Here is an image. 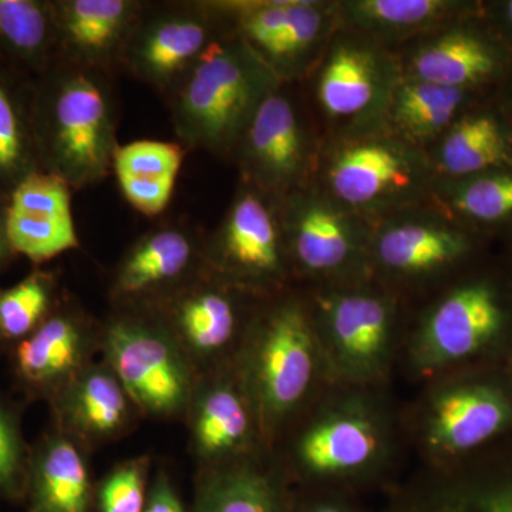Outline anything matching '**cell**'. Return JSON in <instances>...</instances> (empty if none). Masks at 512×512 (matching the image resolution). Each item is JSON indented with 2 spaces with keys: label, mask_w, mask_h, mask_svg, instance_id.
I'll return each mask as SVG.
<instances>
[{
  "label": "cell",
  "mask_w": 512,
  "mask_h": 512,
  "mask_svg": "<svg viewBox=\"0 0 512 512\" xmlns=\"http://www.w3.org/2000/svg\"><path fill=\"white\" fill-rule=\"evenodd\" d=\"M431 201L460 222L493 225L512 218V167L437 180Z\"/></svg>",
  "instance_id": "obj_33"
},
{
  "label": "cell",
  "mask_w": 512,
  "mask_h": 512,
  "mask_svg": "<svg viewBox=\"0 0 512 512\" xmlns=\"http://www.w3.org/2000/svg\"><path fill=\"white\" fill-rule=\"evenodd\" d=\"M505 19H507L508 25L512 29V0L504 6Z\"/></svg>",
  "instance_id": "obj_40"
},
{
  "label": "cell",
  "mask_w": 512,
  "mask_h": 512,
  "mask_svg": "<svg viewBox=\"0 0 512 512\" xmlns=\"http://www.w3.org/2000/svg\"><path fill=\"white\" fill-rule=\"evenodd\" d=\"M511 369H512V362L510 363Z\"/></svg>",
  "instance_id": "obj_41"
},
{
  "label": "cell",
  "mask_w": 512,
  "mask_h": 512,
  "mask_svg": "<svg viewBox=\"0 0 512 512\" xmlns=\"http://www.w3.org/2000/svg\"><path fill=\"white\" fill-rule=\"evenodd\" d=\"M147 0H53L59 60L120 74V60Z\"/></svg>",
  "instance_id": "obj_23"
},
{
  "label": "cell",
  "mask_w": 512,
  "mask_h": 512,
  "mask_svg": "<svg viewBox=\"0 0 512 512\" xmlns=\"http://www.w3.org/2000/svg\"><path fill=\"white\" fill-rule=\"evenodd\" d=\"M279 212L298 288L370 281L369 222L332 200L315 183L279 198Z\"/></svg>",
  "instance_id": "obj_12"
},
{
  "label": "cell",
  "mask_w": 512,
  "mask_h": 512,
  "mask_svg": "<svg viewBox=\"0 0 512 512\" xmlns=\"http://www.w3.org/2000/svg\"><path fill=\"white\" fill-rule=\"evenodd\" d=\"M33 80L0 62V201L40 171L32 120Z\"/></svg>",
  "instance_id": "obj_32"
},
{
  "label": "cell",
  "mask_w": 512,
  "mask_h": 512,
  "mask_svg": "<svg viewBox=\"0 0 512 512\" xmlns=\"http://www.w3.org/2000/svg\"><path fill=\"white\" fill-rule=\"evenodd\" d=\"M225 35L211 0H147L121 55L120 74L167 101Z\"/></svg>",
  "instance_id": "obj_15"
},
{
  "label": "cell",
  "mask_w": 512,
  "mask_h": 512,
  "mask_svg": "<svg viewBox=\"0 0 512 512\" xmlns=\"http://www.w3.org/2000/svg\"><path fill=\"white\" fill-rule=\"evenodd\" d=\"M150 458L124 461L104 478L97 493L100 512H143Z\"/></svg>",
  "instance_id": "obj_35"
},
{
  "label": "cell",
  "mask_w": 512,
  "mask_h": 512,
  "mask_svg": "<svg viewBox=\"0 0 512 512\" xmlns=\"http://www.w3.org/2000/svg\"><path fill=\"white\" fill-rule=\"evenodd\" d=\"M16 256L6 228L5 202L0 201V275L9 268Z\"/></svg>",
  "instance_id": "obj_39"
},
{
  "label": "cell",
  "mask_w": 512,
  "mask_h": 512,
  "mask_svg": "<svg viewBox=\"0 0 512 512\" xmlns=\"http://www.w3.org/2000/svg\"><path fill=\"white\" fill-rule=\"evenodd\" d=\"M50 404L56 429L80 446H99L123 436L138 413L119 377L104 362L87 366Z\"/></svg>",
  "instance_id": "obj_24"
},
{
  "label": "cell",
  "mask_w": 512,
  "mask_h": 512,
  "mask_svg": "<svg viewBox=\"0 0 512 512\" xmlns=\"http://www.w3.org/2000/svg\"><path fill=\"white\" fill-rule=\"evenodd\" d=\"M403 414L419 466L466 460L512 434L511 366L468 367L434 377L403 404Z\"/></svg>",
  "instance_id": "obj_5"
},
{
  "label": "cell",
  "mask_w": 512,
  "mask_h": 512,
  "mask_svg": "<svg viewBox=\"0 0 512 512\" xmlns=\"http://www.w3.org/2000/svg\"><path fill=\"white\" fill-rule=\"evenodd\" d=\"M382 512H512V434L450 466H420Z\"/></svg>",
  "instance_id": "obj_17"
},
{
  "label": "cell",
  "mask_w": 512,
  "mask_h": 512,
  "mask_svg": "<svg viewBox=\"0 0 512 512\" xmlns=\"http://www.w3.org/2000/svg\"><path fill=\"white\" fill-rule=\"evenodd\" d=\"M143 512H185L177 491L167 477L156 478Z\"/></svg>",
  "instance_id": "obj_38"
},
{
  "label": "cell",
  "mask_w": 512,
  "mask_h": 512,
  "mask_svg": "<svg viewBox=\"0 0 512 512\" xmlns=\"http://www.w3.org/2000/svg\"><path fill=\"white\" fill-rule=\"evenodd\" d=\"M234 365L271 454L293 421L333 384L301 288L259 302Z\"/></svg>",
  "instance_id": "obj_2"
},
{
  "label": "cell",
  "mask_w": 512,
  "mask_h": 512,
  "mask_svg": "<svg viewBox=\"0 0 512 512\" xmlns=\"http://www.w3.org/2000/svg\"><path fill=\"white\" fill-rule=\"evenodd\" d=\"M436 181L429 153L384 124L323 137L315 184L370 225L430 201Z\"/></svg>",
  "instance_id": "obj_8"
},
{
  "label": "cell",
  "mask_w": 512,
  "mask_h": 512,
  "mask_svg": "<svg viewBox=\"0 0 512 512\" xmlns=\"http://www.w3.org/2000/svg\"><path fill=\"white\" fill-rule=\"evenodd\" d=\"M333 383L390 386L412 306L370 281L301 288Z\"/></svg>",
  "instance_id": "obj_6"
},
{
  "label": "cell",
  "mask_w": 512,
  "mask_h": 512,
  "mask_svg": "<svg viewBox=\"0 0 512 512\" xmlns=\"http://www.w3.org/2000/svg\"><path fill=\"white\" fill-rule=\"evenodd\" d=\"M29 454L18 414L0 400V494L9 498L25 495Z\"/></svg>",
  "instance_id": "obj_36"
},
{
  "label": "cell",
  "mask_w": 512,
  "mask_h": 512,
  "mask_svg": "<svg viewBox=\"0 0 512 512\" xmlns=\"http://www.w3.org/2000/svg\"><path fill=\"white\" fill-rule=\"evenodd\" d=\"M99 348L138 413L173 419L187 412L201 375L150 313L113 308L99 323Z\"/></svg>",
  "instance_id": "obj_11"
},
{
  "label": "cell",
  "mask_w": 512,
  "mask_h": 512,
  "mask_svg": "<svg viewBox=\"0 0 512 512\" xmlns=\"http://www.w3.org/2000/svg\"><path fill=\"white\" fill-rule=\"evenodd\" d=\"M281 83L245 43L221 37L165 101L178 143L229 163L256 110Z\"/></svg>",
  "instance_id": "obj_7"
},
{
  "label": "cell",
  "mask_w": 512,
  "mask_h": 512,
  "mask_svg": "<svg viewBox=\"0 0 512 512\" xmlns=\"http://www.w3.org/2000/svg\"><path fill=\"white\" fill-rule=\"evenodd\" d=\"M205 234L185 221L148 229L121 255L109 286L111 306L148 311L204 272Z\"/></svg>",
  "instance_id": "obj_18"
},
{
  "label": "cell",
  "mask_w": 512,
  "mask_h": 512,
  "mask_svg": "<svg viewBox=\"0 0 512 512\" xmlns=\"http://www.w3.org/2000/svg\"><path fill=\"white\" fill-rule=\"evenodd\" d=\"M340 28L387 49H402L461 18L464 6L453 0H336Z\"/></svg>",
  "instance_id": "obj_25"
},
{
  "label": "cell",
  "mask_w": 512,
  "mask_h": 512,
  "mask_svg": "<svg viewBox=\"0 0 512 512\" xmlns=\"http://www.w3.org/2000/svg\"><path fill=\"white\" fill-rule=\"evenodd\" d=\"M25 495L30 512H87L92 481L82 447L63 431L46 434L30 451Z\"/></svg>",
  "instance_id": "obj_26"
},
{
  "label": "cell",
  "mask_w": 512,
  "mask_h": 512,
  "mask_svg": "<svg viewBox=\"0 0 512 512\" xmlns=\"http://www.w3.org/2000/svg\"><path fill=\"white\" fill-rule=\"evenodd\" d=\"M322 140L301 84L282 82L256 110L229 163L239 181L279 200L315 183Z\"/></svg>",
  "instance_id": "obj_13"
},
{
  "label": "cell",
  "mask_w": 512,
  "mask_h": 512,
  "mask_svg": "<svg viewBox=\"0 0 512 512\" xmlns=\"http://www.w3.org/2000/svg\"><path fill=\"white\" fill-rule=\"evenodd\" d=\"M57 60L53 0H0V62L35 80Z\"/></svg>",
  "instance_id": "obj_31"
},
{
  "label": "cell",
  "mask_w": 512,
  "mask_h": 512,
  "mask_svg": "<svg viewBox=\"0 0 512 512\" xmlns=\"http://www.w3.org/2000/svg\"><path fill=\"white\" fill-rule=\"evenodd\" d=\"M512 362V299L487 275H461L413 306L397 375L434 377Z\"/></svg>",
  "instance_id": "obj_4"
},
{
  "label": "cell",
  "mask_w": 512,
  "mask_h": 512,
  "mask_svg": "<svg viewBox=\"0 0 512 512\" xmlns=\"http://www.w3.org/2000/svg\"><path fill=\"white\" fill-rule=\"evenodd\" d=\"M437 180H456L512 167V141L488 111H464L427 151Z\"/></svg>",
  "instance_id": "obj_27"
},
{
  "label": "cell",
  "mask_w": 512,
  "mask_h": 512,
  "mask_svg": "<svg viewBox=\"0 0 512 512\" xmlns=\"http://www.w3.org/2000/svg\"><path fill=\"white\" fill-rule=\"evenodd\" d=\"M474 249L464 224L423 202L372 225L370 279L413 308L464 275Z\"/></svg>",
  "instance_id": "obj_9"
},
{
  "label": "cell",
  "mask_w": 512,
  "mask_h": 512,
  "mask_svg": "<svg viewBox=\"0 0 512 512\" xmlns=\"http://www.w3.org/2000/svg\"><path fill=\"white\" fill-rule=\"evenodd\" d=\"M99 348V323L79 303L62 301L28 338L12 350L16 383L32 399L53 400L74 377L92 365Z\"/></svg>",
  "instance_id": "obj_20"
},
{
  "label": "cell",
  "mask_w": 512,
  "mask_h": 512,
  "mask_svg": "<svg viewBox=\"0 0 512 512\" xmlns=\"http://www.w3.org/2000/svg\"><path fill=\"white\" fill-rule=\"evenodd\" d=\"M187 412L192 451L205 470L269 454L234 362L202 373Z\"/></svg>",
  "instance_id": "obj_19"
},
{
  "label": "cell",
  "mask_w": 512,
  "mask_h": 512,
  "mask_svg": "<svg viewBox=\"0 0 512 512\" xmlns=\"http://www.w3.org/2000/svg\"><path fill=\"white\" fill-rule=\"evenodd\" d=\"M73 190L56 175L37 171L5 202L6 228L16 255L42 265L80 248L74 225Z\"/></svg>",
  "instance_id": "obj_21"
},
{
  "label": "cell",
  "mask_w": 512,
  "mask_h": 512,
  "mask_svg": "<svg viewBox=\"0 0 512 512\" xmlns=\"http://www.w3.org/2000/svg\"><path fill=\"white\" fill-rule=\"evenodd\" d=\"M474 92L402 76L383 124L407 143L429 151L467 110Z\"/></svg>",
  "instance_id": "obj_30"
},
{
  "label": "cell",
  "mask_w": 512,
  "mask_h": 512,
  "mask_svg": "<svg viewBox=\"0 0 512 512\" xmlns=\"http://www.w3.org/2000/svg\"><path fill=\"white\" fill-rule=\"evenodd\" d=\"M188 150L181 143L136 140L120 144L113 173L128 204L144 217H160L173 198Z\"/></svg>",
  "instance_id": "obj_29"
},
{
  "label": "cell",
  "mask_w": 512,
  "mask_h": 512,
  "mask_svg": "<svg viewBox=\"0 0 512 512\" xmlns=\"http://www.w3.org/2000/svg\"><path fill=\"white\" fill-rule=\"evenodd\" d=\"M55 272L36 268L18 284L0 288V343L10 348L28 338L62 301Z\"/></svg>",
  "instance_id": "obj_34"
},
{
  "label": "cell",
  "mask_w": 512,
  "mask_h": 512,
  "mask_svg": "<svg viewBox=\"0 0 512 512\" xmlns=\"http://www.w3.org/2000/svg\"><path fill=\"white\" fill-rule=\"evenodd\" d=\"M292 488L271 454L205 470L197 512H288Z\"/></svg>",
  "instance_id": "obj_28"
},
{
  "label": "cell",
  "mask_w": 512,
  "mask_h": 512,
  "mask_svg": "<svg viewBox=\"0 0 512 512\" xmlns=\"http://www.w3.org/2000/svg\"><path fill=\"white\" fill-rule=\"evenodd\" d=\"M116 74L57 60L33 80V133L40 170L73 191L93 187L113 173L120 143V93Z\"/></svg>",
  "instance_id": "obj_3"
},
{
  "label": "cell",
  "mask_w": 512,
  "mask_h": 512,
  "mask_svg": "<svg viewBox=\"0 0 512 512\" xmlns=\"http://www.w3.org/2000/svg\"><path fill=\"white\" fill-rule=\"evenodd\" d=\"M410 451L390 386L330 384L282 434L271 456L299 490L352 494L387 483Z\"/></svg>",
  "instance_id": "obj_1"
},
{
  "label": "cell",
  "mask_w": 512,
  "mask_h": 512,
  "mask_svg": "<svg viewBox=\"0 0 512 512\" xmlns=\"http://www.w3.org/2000/svg\"><path fill=\"white\" fill-rule=\"evenodd\" d=\"M399 57L340 28L301 84L323 137L383 124L402 79Z\"/></svg>",
  "instance_id": "obj_10"
},
{
  "label": "cell",
  "mask_w": 512,
  "mask_h": 512,
  "mask_svg": "<svg viewBox=\"0 0 512 512\" xmlns=\"http://www.w3.org/2000/svg\"><path fill=\"white\" fill-rule=\"evenodd\" d=\"M205 269L258 299L298 288L278 198L239 181L217 228L205 234Z\"/></svg>",
  "instance_id": "obj_14"
},
{
  "label": "cell",
  "mask_w": 512,
  "mask_h": 512,
  "mask_svg": "<svg viewBox=\"0 0 512 512\" xmlns=\"http://www.w3.org/2000/svg\"><path fill=\"white\" fill-rule=\"evenodd\" d=\"M299 490V488H298ZM288 512H362L349 493L329 490H299L291 494Z\"/></svg>",
  "instance_id": "obj_37"
},
{
  "label": "cell",
  "mask_w": 512,
  "mask_h": 512,
  "mask_svg": "<svg viewBox=\"0 0 512 512\" xmlns=\"http://www.w3.org/2000/svg\"><path fill=\"white\" fill-rule=\"evenodd\" d=\"M261 301L204 269L143 312L161 323L202 375L234 362Z\"/></svg>",
  "instance_id": "obj_16"
},
{
  "label": "cell",
  "mask_w": 512,
  "mask_h": 512,
  "mask_svg": "<svg viewBox=\"0 0 512 512\" xmlns=\"http://www.w3.org/2000/svg\"><path fill=\"white\" fill-rule=\"evenodd\" d=\"M394 53L403 76L470 92L494 79L504 66L497 43L460 19Z\"/></svg>",
  "instance_id": "obj_22"
}]
</instances>
